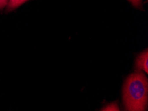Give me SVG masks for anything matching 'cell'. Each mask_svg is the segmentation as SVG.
I'll return each mask as SVG.
<instances>
[{
    "label": "cell",
    "instance_id": "cell-1",
    "mask_svg": "<svg viewBox=\"0 0 148 111\" xmlns=\"http://www.w3.org/2000/svg\"><path fill=\"white\" fill-rule=\"evenodd\" d=\"M148 83L146 76L137 71L125 81L123 99L126 111H145L147 105Z\"/></svg>",
    "mask_w": 148,
    "mask_h": 111
},
{
    "label": "cell",
    "instance_id": "cell-2",
    "mask_svg": "<svg viewBox=\"0 0 148 111\" xmlns=\"http://www.w3.org/2000/svg\"><path fill=\"white\" fill-rule=\"evenodd\" d=\"M137 69L148 72V51L145 50L138 57L136 60Z\"/></svg>",
    "mask_w": 148,
    "mask_h": 111
},
{
    "label": "cell",
    "instance_id": "cell-3",
    "mask_svg": "<svg viewBox=\"0 0 148 111\" xmlns=\"http://www.w3.org/2000/svg\"><path fill=\"white\" fill-rule=\"evenodd\" d=\"M28 0H9L8 8L9 10H13L18 8Z\"/></svg>",
    "mask_w": 148,
    "mask_h": 111
},
{
    "label": "cell",
    "instance_id": "cell-4",
    "mask_svg": "<svg viewBox=\"0 0 148 111\" xmlns=\"http://www.w3.org/2000/svg\"><path fill=\"white\" fill-rule=\"evenodd\" d=\"M102 111H120V110L118 107V104L116 103H113L104 107Z\"/></svg>",
    "mask_w": 148,
    "mask_h": 111
},
{
    "label": "cell",
    "instance_id": "cell-5",
    "mask_svg": "<svg viewBox=\"0 0 148 111\" xmlns=\"http://www.w3.org/2000/svg\"><path fill=\"white\" fill-rule=\"evenodd\" d=\"M129 1L136 8H140L142 6V0H129Z\"/></svg>",
    "mask_w": 148,
    "mask_h": 111
},
{
    "label": "cell",
    "instance_id": "cell-6",
    "mask_svg": "<svg viewBox=\"0 0 148 111\" xmlns=\"http://www.w3.org/2000/svg\"><path fill=\"white\" fill-rule=\"evenodd\" d=\"M9 0H0V10H3L8 5Z\"/></svg>",
    "mask_w": 148,
    "mask_h": 111
}]
</instances>
